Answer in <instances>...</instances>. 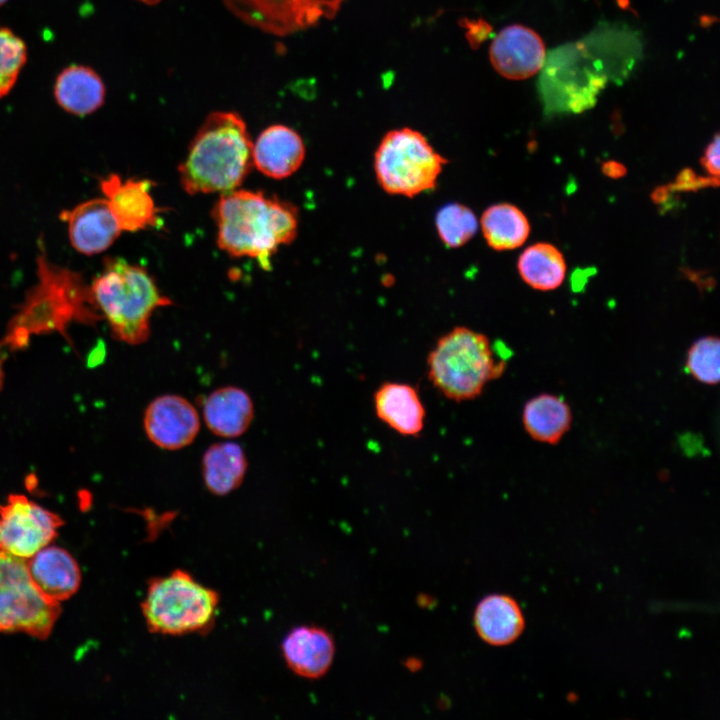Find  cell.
<instances>
[{
	"mask_svg": "<svg viewBox=\"0 0 720 720\" xmlns=\"http://www.w3.org/2000/svg\"><path fill=\"white\" fill-rule=\"evenodd\" d=\"M719 160V136L716 135L714 140L707 146L702 159L704 168L712 177L718 178L719 176Z\"/></svg>",
	"mask_w": 720,
	"mask_h": 720,
	"instance_id": "obj_30",
	"label": "cell"
},
{
	"mask_svg": "<svg viewBox=\"0 0 720 720\" xmlns=\"http://www.w3.org/2000/svg\"><path fill=\"white\" fill-rule=\"evenodd\" d=\"M202 415L213 434L222 438H236L250 427L254 418V404L242 388L223 386L204 398Z\"/></svg>",
	"mask_w": 720,
	"mask_h": 720,
	"instance_id": "obj_20",
	"label": "cell"
},
{
	"mask_svg": "<svg viewBox=\"0 0 720 720\" xmlns=\"http://www.w3.org/2000/svg\"><path fill=\"white\" fill-rule=\"evenodd\" d=\"M473 623L478 636L492 646H505L517 640L525 627L521 608L512 597L491 594L476 606Z\"/></svg>",
	"mask_w": 720,
	"mask_h": 720,
	"instance_id": "obj_21",
	"label": "cell"
},
{
	"mask_svg": "<svg viewBox=\"0 0 720 720\" xmlns=\"http://www.w3.org/2000/svg\"><path fill=\"white\" fill-rule=\"evenodd\" d=\"M333 636L315 625H300L283 638L281 653L287 667L305 679H319L332 666L335 657Z\"/></svg>",
	"mask_w": 720,
	"mask_h": 720,
	"instance_id": "obj_16",
	"label": "cell"
},
{
	"mask_svg": "<svg viewBox=\"0 0 720 720\" xmlns=\"http://www.w3.org/2000/svg\"><path fill=\"white\" fill-rule=\"evenodd\" d=\"M435 228L446 247L459 248L477 233L478 220L470 207L459 202H450L438 209Z\"/></svg>",
	"mask_w": 720,
	"mask_h": 720,
	"instance_id": "obj_27",
	"label": "cell"
},
{
	"mask_svg": "<svg viewBox=\"0 0 720 720\" xmlns=\"http://www.w3.org/2000/svg\"><path fill=\"white\" fill-rule=\"evenodd\" d=\"M59 218L67 223L72 247L88 256L108 249L123 232L105 197L62 210Z\"/></svg>",
	"mask_w": 720,
	"mask_h": 720,
	"instance_id": "obj_14",
	"label": "cell"
},
{
	"mask_svg": "<svg viewBox=\"0 0 720 720\" xmlns=\"http://www.w3.org/2000/svg\"><path fill=\"white\" fill-rule=\"evenodd\" d=\"M90 292L112 336L130 345L146 342L153 313L173 305L144 267L118 257L105 258L101 272L90 284Z\"/></svg>",
	"mask_w": 720,
	"mask_h": 720,
	"instance_id": "obj_5",
	"label": "cell"
},
{
	"mask_svg": "<svg viewBox=\"0 0 720 720\" xmlns=\"http://www.w3.org/2000/svg\"><path fill=\"white\" fill-rule=\"evenodd\" d=\"M447 163L421 132L409 127L388 131L374 153L379 186L407 198L433 190Z\"/></svg>",
	"mask_w": 720,
	"mask_h": 720,
	"instance_id": "obj_8",
	"label": "cell"
},
{
	"mask_svg": "<svg viewBox=\"0 0 720 720\" xmlns=\"http://www.w3.org/2000/svg\"><path fill=\"white\" fill-rule=\"evenodd\" d=\"M376 416L402 436H418L425 424L426 410L418 390L408 383L384 382L375 391Z\"/></svg>",
	"mask_w": 720,
	"mask_h": 720,
	"instance_id": "obj_18",
	"label": "cell"
},
{
	"mask_svg": "<svg viewBox=\"0 0 720 720\" xmlns=\"http://www.w3.org/2000/svg\"><path fill=\"white\" fill-rule=\"evenodd\" d=\"M685 370L699 383L717 385L720 378L719 338L708 335L697 339L687 351Z\"/></svg>",
	"mask_w": 720,
	"mask_h": 720,
	"instance_id": "obj_28",
	"label": "cell"
},
{
	"mask_svg": "<svg viewBox=\"0 0 720 720\" xmlns=\"http://www.w3.org/2000/svg\"><path fill=\"white\" fill-rule=\"evenodd\" d=\"M545 57V47L540 36L519 24L501 29L489 48V58L494 69L511 80H523L539 72Z\"/></svg>",
	"mask_w": 720,
	"mask_h": 720,
	"instance_id": "obj_13",
	"label": "cell"
},
{
	"mask_svg": "<svg viewBox=\"0 0 720 720\" xmlns=\"http://www.w3.org/2000/svg\"><path fill=\"white\" fill-rule=\"evenodd\" d=\"M137 1L147 4V5H154L158 2H160L161 0H137Z\"/></svg>",
	"mask_w": 720,
	"mask_h": 720,
	"instance_id": "obj_33",
	"label": "cell"
},
{
	"mask_svg": "<svg viewBox=\"0 0 720 720\" xmlns=\"http://www.w3.org/2000/svg\"><path fill=\"white\" fill-rule=\"evenodd\" d=\"M38 244V281L11 318L0 343L11 350L23 349L32 335L58 332L67 338L70 323L94 326L103 320L83 275L52 263L42 239Z\"/></svg>",
	"mask_w": 720,
	"mask_h": 720,
	"instance_id": "obj_2",
	"label": "cell"
},
{
	"mask_svg": "<svg viewBox=\"0 0 720 720\" xmlns=\"http://www.w3.org/2000/svg\"><path fill=\"white\" fill-rule=\"evenodd\" d=\"M57 104L66 112L86 116L104 103L106 88L102 78L85 65H70L57 76L53 88Z\"/></svg>",
	"mask_w": 720,
	"mask_h": 720,
	"instance_id": "obj_22",
	"label": "cell"
},
{
	"mask_svg": "<svg viewBox=\"0 0 720 720\" xmlns=\"http://www.w3.org/2000/svg\"><path fill=\"white\" fill-rule=\"evenodd\" d=\"M60 613L59 602L44 596L32 581L27 559L0 550V632L44 640Z\"/></svg>",
	"mask_w": 720,
	"mask_h": 720,
	"instance_id": "obj_9",
	"label": "cell"
},
{
	"mask_svg": "<svg viewBox=\"0 0 720 720\" xmlns=\"http://www.w3.org/2000/svg\"><path fill=\"white\" fill-rule=\"evenodd\" d=\"M3 380H4V373H3L2 359L0 357V390L3 385Z\"/></svg>",
	"mask_w": 720,
	"mask_h": 720,
	"instance_id": "obj_32",
	"label": "cell"
},
{
	"mask_svg": "<svg viewBox=\"0 0 720 720\" xmlns=\"http://www.w3.org/2000/svg\"><path fill=\"white\" fill-rule=\"evenodd\" d=\"M248 460L243 448L231 441L218 442L205 451L201 462L204 484L216 496H226L243 482Z\"/></svg>",
	"mask_w": 720,
	"mask_h": 720,
	"instance_id": "obj_24",
	"label": "cell"
},
{
	"mask_svg": "<svg viewBox=\"0 0 720 720\" xmlns=\"http://www.w3.org/2000/svg\"><path fill=\"white\" fill-rule=\"evenodd\" d=\"M639 51V42L631 32L615 29H599L554 49L541 68L539 90L545 112L590 109L610 81L626 77Z\"/></svg>",
	"mask_w": 720,
	"mask_h": 720,
	"instance_id": "obj_1",
	"label": "cell"
},
{
	"mask_svg": "<svg viewBox=\"0 0 720 720\" xmlns=\"http://www.w3.org/2000/svg\"><path fill=\"white\" fill-rule=\"evenodd\" d=\"M220 597L189 572L175 569L147 583L141 611L151 633L183 636L203 634L214 626Z\"/></svg>",
	"mask_w": 720,
	"mask_h": 720,
	"instance_id": "obj_7",
	"label": "cell"
},
{
	"mask_svg": "<svg viewBox=\"0 0 720 720\" xmlns=\"http://www.w3.org/2000/svg\"><path fill=\"white\" fill-rule=\"evenodd\" d=\"M152 186L149 180H123L117 174L100 180V189L122 231L137 232L158 225L159 209L151 195Z\"/></svg>",
	"mask_w": 720,
	"mask_h": 720,
	"instance_id": "obj_15",
	"label": "cell"
},
{
	"mask_svg": "<svg viewBox=\"0 0 720 720\" xmlns=\"http://www.w3.org/2000/svg\"><path fill=\"white\" fill-rule=\"evenodd\" d=\"M252 148L247 126L238 113H210L178 167L183 189L191 195L237 189L253 166Z\"/></svg>",
	"mask_w": 720,
	"mask_h": 720,
	"instance_id": "obj_4",
	"label": "cell"
},
{
	"mask_svg": "<svg viewBox=\"0 0 720 720\" xmlns=\"http://www.w3.org/2000/svg\"><path fill=\"white\" fill-rule=\"evenodd\" d=\"M243 23L275 36L308 29L336 16L344 0H223Z\"/></svg>",
	"mask_w": 720,
	"mask_h": 720,
	"instance_id": "obj_10",
	"label": "cell"
},
{
	"mask_svg": "<svg viewBox=\"0 0 720 720\" xmlns=\"http://www.w3.org/2000/svg\"><path fill=\"white\" fill-rule=\"evenodd\" d=\"M480 226L488 246L497 251L520 247L530 233L527 217L510 203L489 206L481 216Z\"/></svg>",
	"mask_w": 720,
	"mask_h": 720,
	"instance_id": "obj_25",
	"label": "cell"
},
{
	"mask_svg": "<svg viewBox=\"0 0 720 720\" xmlns=\"http://www.w3.org/2000/svg\"><path fill=\"white\" fill-rule=\"evenodd\" d=\"M212 216L217 244L233 257L255 259L264 270L282 245L297 236L298 209L262 191L232 190L221 194Z\"/></svg>",
	"mask_w": 720,
	"mask_h": 720,
	"instance_id": "obj_3",
	"label": "cell"
},
{
	"mask_svg": "<svg viewBox=\"0 0 720 720\" xmlns=\"http://www.w3.org/2000/svg\"><path fill=\"white\" fill-rule=\"evenodd\" d=\"M603 172L609 177L617 178L625 174V167L618 162H605L602 166Z\"/></svg>",
	"mask_w": 720,
	"mask_h": 720,
	"instance_id": "obj_31",
	"label": "cell"
},
{
	"mask_svg": "<svg viewBox=\"0 0 720 720\" xmlns=\"http://www.w3.org/2000/svg\"><path fill=\"white\" fill-rule=\"evenodd\" d=\"M7 0H0V6H2Z\"/></svg>",
	"mask_w": 720,
	"mask_h": 720,
	"instance_id": "obj_34",
	"label": "cell"
},
{
	"mask_svg": "<svg viewBox=\"0 0 720 720\" xmlns=\"http://www.w3.org/2000/svg\"><path fill=\"white\" fill-rule=\"evenodd\" d=\"M63 519L23 494H10L0 505V550L29 559L48 546Z\"/></svg>",
	"mask_w": 720,
	"mask_h": 720,
	"instance_id": "obj_11",
	"label": "cell"
},
{
	"mask_svg": "<svg viewBox=\"0 0 720 720\" xmlns=\"http://www.w3.org/2000/svg\"><path fill=\"white\" fill-rule=\"evenodd\" d=\"M143 427L147 438L157 447L175 451L189 446L200 430L195 406L177 394H163L146 407Z\"/></svg>",
	"mask_w": 720,
	"mask_h": 720,
	"instance_id": "obj_12",
	"label": "cell"
},
{
	"mask_svg": "<svg viewBox=\"0 0 720 720\" xmlns=\"http://www.w3.org/2000/svg\"><path fill=\"white\" fill-rule=\"evenodd\" d=\"M522 424L533 440L555 445L570 430L572 412L562 397L541 393L525 403Z\"/></svg>",
	"mask_w": 720,
	"mask_h": 720,
	"instance_id": "obj_23",
	"label": "cell"
},
{
	"mask_svg": "<svg viewBox=\"0 0 720 720\" xmlns=\"http://www.w3.org/2000/svg\"><path fill=\"white\" fill-rule=\"evenodd\" d=\"M505 369L506 360L496 354L490 339L466 326H456L439 337L427 357L429 381L455 402L479 397Z\"/></svg>",
	"mask_w": 720,
	"mask_h": 720,
	"instance_id": "obj_6",
	"label": "cell"
},
{
	"mask_svg": "<svg viewBox=\"0 0 720 720\" xmlns=\"http://www.w3.org/2000/svg\"><path fill=\"white\" fill-rule=\"evenodd\" d=\"M521 278L532 288L553 290L559 287L566 273L561 252L548 243H537L525 249L518 260Z\"/></svg>",
	"mask_w": 720,
	"mask_h": 720,
	"instance_id": "obj_26",
	"label": "cell"
},
{
	"mask_svg": "<svg viewBox=\"0 0 720 720\" xmlns=\"http://www.w3.org/2000/svg\"><path fill=\"white\" fill-rule=\"evenodd\" d=\"M30 577L39 591L53 601L73 596L81 582V572L74 557L65 549L46 546L27 559Z\"/></svg>",
	"mask_w": 720,
	"mask_h": 720,
	"instance_id": "obj_19",
	"label": "cell"
},
{
	"mask_svg": "<svg viewBox=\"0 0 720 720\" xmlns=\"http://www.w3.org/2000/svg\"><path fill=\"white\" fill-rule=\"evenodd\" d=\"M301 136L290 127L277 124L263 130L252 148L253 165L264 175L283 179L294 174L305 158Z\"/></svg>",
	"mask_w": 720,
	"mask_h": 720,
	"instance_id": "obj_17",
	"label": "cell"
},
{
	"mask_svg": "<svg viewBox=\"0 0 720 720\" xmlns=\"http://www.w3.org/2000/svg\"><path fill=\"white\" fill-rule=\"evenodd\" d=\"M27 61V47L22 38L0 24V99L14 88Z\"/></svg>",
	"mask_w": 720,
	"mask_h": 720,
	"instance_id": "obj_29",
	"label": "cell"
}]
</instances>
